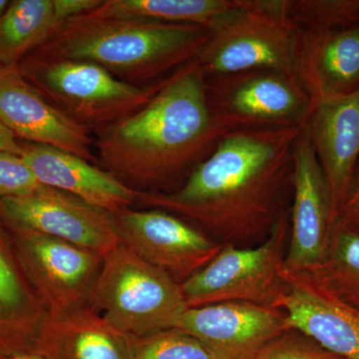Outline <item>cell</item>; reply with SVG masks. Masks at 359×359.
I'll use <instances>...</instances> for the list:
<instances>
[{
    "mask_svg": "<svg viewBox=\"0 0 359 359\" xmlns=\"http://www.w3.org/2000/svg\"><path fill=\"white\" fill-rule=\"evenodd\" d=\"M116 217L122 242L179 283L205 268L224 245L185 219L163 210L130 208Z\"/></svg>",
    "mask_w": 359,
    "mask_h": 359,
    "instance_id": "7c38bea8",
    "label": "cell"
},
{
    "mask_svg": "<svg viewBox=\"0 0 359 359\" xmlns=\"http://www.w3.org/2000/svg\"><path fill=\"white\" fill-rule=\"evenodd\" d=\"M0 122L18 139L96 162L91 134L49 102L18 66L0 69Z\"/></svg>",
    "mask_w": 359,
    "mask_h": 359,
    "instance_id": "2e32d148",
    "label": "cell"
},
{
    "mask_svg": "<svg viewBox=\"0 0 359 359\" xmlns=\"http://www.w3.org/2000/svg\"><path fill=\"white\" fill-rule=\"evenodd\" d=\"M8 359H41L39 358L37 354L35 353H29V354H23V355L15 356V358H11Z\"/></svg>",
    "mask_w": 359,
    "mask_h": 359,
    "instance_id": "f546056e",
    "label": "cell"
},
{
    "mask_svg": "<svg viewBox=\"0 0 359 359\" xmlns=\"http://www.w3.org/2000/svg\"><path fill=\"white\" fill-rule=\"evenodd\" d=\"M257 359H344L320 346L311 337L295 330H287L273 340Z\"/></svg>",
    "mask_w": 359,
    "mask_h": 359,
    "instance_id": "d4e9b609",
    "label": "cell"
},
{
    "mask_svg": "<svg viewBox=\"0 0 359 359\" xmlns=\"http://www.w3.org/2000/svg\"><path fill=\"white\" fill-rule=\"evenodd\" d=\"M290 0H236L195 59L205 79L252 69L294 77ZM297 79V78H295Z\"/></svg>",
    "mask_w": 359,
    "mask_h": 359,
    "instance_id": "8992f818",
    "label": "cell"
},
{
    "mask_svg": "<svg viewBox=\"0 0 359 359\" xmlns=\"http://www.w3.org/2000/svg\"><path fill=\"white\" fill-rule=\"evenodd\" d=\"M61 25L53 0H13L0 18V69L20 65Z\"/></svg>",
    "mask_w": 359,
    "mask_h": 359,
    "instance_id": "44dd1931",
    "label": "cell"
},
{
    "mask_svg": "<svg viewBox=\"0 0 359 359\" xmlns=\"http://www.w3.org/2000/svg\"><path fill=\"white\" fill-rule=\"evenodd\" d=\"M283 289L276 308L287 330L302 332L330 353L359 359V309L325 289L309 271L283 269Z\"/></svg>",
    "mask_w": 359,
    "mask_h": 359,
    "instance_id": "9a60e30c",
    "label": "cell"
},
{
    "mask_svg": "<svg viewBox=\"0 0 359 359\" xmlns=\"http://www.w3.org/2000/svg\"><path fill=\"white\" fill-rule=\"evenodd\" d=\"M134 359H216L192 335L177 328L138 339Z\"/></svg>",
    "mask_w": 359,
    "mask_h": 359,
    "instance_id": "cb8c5ba5",
    "label": "cell"
},
{
    "mask_svg": "<svg viewBox=\"0 0 359 359\" xmlns=\"http://www.w3.org/2000/svg\"><path fill=\"white\" fill-rule=\"evenodd\" d=\"M302 128L235 132L178 190L139 193L137 203L171 212L222 245L261 244L290 211L294 147Z\"/></svg>",
    "mask_w": 359,
    "mask_h": 359,
    "instance_id": "6da1fadb",
    "label": "cell"
},
{
    "mask_svg": "<svg viewBox=\"0 0 359 359\" xmlns=\"http://www.w3.org/2000/svg\"><path fill=\"white\" fill-rule=\"evenodd\" d=\"M309 273L341 301L359 309V236L334 223L325 261Z\"/></svg>",
    "mask_w": 359,
    "mask_h": 359,
    "instance_id": "603a6c76",
    "label": "cell"
},
{
    "mask_svg": "<svg viewBox=\"0 0 359 359\" xmlns=\"http://www.w3.org/2000/svg\"><path fill=\"white\" fill-rule=\"evenodd\" d=\"M176 328L202 342L216 359H257L287 330L282 309L241 302L187 309Z\"/></svg>",
    "mask_w": 359,
    "mask_h": 359,
    "instance_id": "5bb4252c",
    "label": "cell"
},
{
    "mask_svg": "<svg viewBox=\"0 0 359 359\" xmlns=\"http://www.w3.org/2000/svg\"><path fill=\"white\" fill-rule=\"evenodd\" d=\"M18 67L49 102L95 135L146 105L169 77L149 86H135L93 63L32 55Z\"/></svg>",
    "mask_w": 359,
    "mask_h": 359,
    "instance_id": "52a82bcc",
    "label": "cell"
},
{
    "mask_svg": "<svg viewBox=\"0 0 359 359\" xmlns=\"http://www.w3.org/2000/svg\"><path fill=\"white\" fill-rule=\"evenodd\" d=\"M11 1L9 0H0V18H1L2 14L6 13L7 7H8Z\"/></svg>",
    "mask_w": 359,
    "mask_h": 359,
    "instance_id": "4dcf8cb0",
    "label": "cell"
},
{
    "mask_svg": "<svg viewBox=\"0 0 359 359\" xmlns=\"http://www.w3.org/2000/svg\"><path fill=\"white\" fill-rule=\"evenodd\" d=\"M294 161L290 238L283 269L311 271L327 257L335 212L306 127L295 143Z\"/></svg>",
    "mask_w": 359,
    "mask_h": 359,
    "instance_id": "4fadbf2b",
    "label": "cell"
},
{
    "mask_svg": "<svg viewBox=\"0 0 359 359\" xmlns=\"http://www.w3.org/2000/svg\"><path fill=\"white\" fill-rule=\"evenodd\" d=\"M235 4L236 0H102L88 14L200 25L211 30Z\"/></svg>",
    "mask_w": 359,
    "mask_h": 359,
    "instance_id": "7402d4cb",
    "label": "cell"
},
{
    "mask_svg": "<svg viewBox=\"0 0 359 359\" xmlns=\"http://www.w3.org/2000/svg\"><path fill=\"white\" fill-rule=\"evenodd\" d=\"M0 359H8V358H4V356L0 355Z\"/></svg>",
    "mask_w": 359,
    "mask_h": 359,
    "instance_id": "1f68e13d",
    "label": "cell"
},
{
    "mask_svg": "<svg viewBox=\"0 0 359 359\" xmlns=\"http://www.w3.org/2000/svg\"><path fill=\"white\" fill-rule=\"evenodd\" d=\"M101 2L102 0H53L56 18L61 25L71 18L91 13Z\"/></svg>",
    "mask_w": 359,
    "mask_h": 359,
    "instance_id": "83f0119b",
    "label": "cell"
},
{
    "mask_svg": "<svg viewBox=\"0 0 359 359\" xmlns=\"http://www.w3.org/2000/svg\"><path fill=\"white\" fill-rule=\"evenodd\" d=\"M294 76L311 104L359 89V0H290Z\"/></svg>",
    "mask_w": 359,
    "mask_h": 359,
    "instance_id": "277c9868",
    "label": "cell"
},
{
    "mask_svg": "<svg viewBox=\"0 0 359 359\" xmlns=\"http://www.w3.org/2000/svg\"><path fill=\"white\" fill-rule=\"evenodd\" d=\"M88 306L136 339L176 328L188 309L181 283L123 242L104 255Z\"/></svg>",
    "mask_w": 359,
    "mask_h": 359,
    "instance_id": "5b68a950",
    "label": "cell"
},
{
    "mask_svg": "<svg viewBox=\"0 0 359 359\" xmlns=\"http://www.w3.org/2000/svg\"><path fill=\"white\" fill-rule=\"evenodd\" d=\"M137 341L86 306L48 318L34 353L41 359H134Z\"/></svg>",
    "mask_w": 359,
    "mask_h": 359,
    "instance_id": "ffe728a7",
    "label": "cell"
},
{
    "mask_svg": "<svg viewBox=\"0 0 359 359\" xmlns=\"http://www.w3.org/2000/svg\"><path fill=\"white\" fill-rule=\"evenodd\" d=\"M226 134L215 121L195 60L168 77L133 114L93 138L98 167L139 193L178 190Z\"/></svg>",
    "mask_w": 359,
    "mask_h": 359,
    "instance_id": "7a4b0ae2",
    "label": "cell"
},
{
    "mask_svg": "<svg viewBox=\"0 0 359 359\" xmlns=\"http://www.w3.org/2000/svg\"><path fill=\"white\" fill-rule=\"evenodd\" d=\"M290 228L287 211L257 247L224 245L205 268L181 283L188 309L231 302L276 308L283 289Z\"/></svg>",
    "mask_w": 359,
    "mask_h": 359,
    "instance_id": "ba28073f",
    "label": "cell"
},
{
    "mask_svg": "<svg viewBox=\"0 0 359 359\" xmlns=\"http://www.w3.org/2000/svg\"><path fill=\"white\" fill-rule=\"evenodd\" d=\"M0 152L22 156V143L0 122Z\"/></svg>",
    "mask_w": 359,
    "mask_h": 359,
    "instance_id": "f1b7e54d",
    "label": "cell"
},
{
    "mask_svg": "<svg viewBox=\"0 0 359 359\" xmlns=\"http://www.w3.org/2000/svg\"><path fill=\"white\" fill-rule=\"evenodd\" d=\"M48 314L28 280L11 231L0 219V355L34 353Z\"/></svg>",
    "mask_w": 359,
    "mask_h": 359,
    "instance_id": "d6986e66",
    "label": "cell"
},
{
    "mask_svg": "<svg viewBox=\"0 0 359 359\" xmlns=\"http://www.w3.org/2000/svg\"><path fill=\"white\" fill-rule=\"evenodd\" d=\"M304 127L325 175L337 217L359 160V89L314 103Z\"/></svg>",
    "mask_w": 359,
    "mask_h": 359,
    "instance_id": "e0dca14e",
    "label": "cell"
},
{
    "mask_svg": "<svg viewBox=\"0 0 359 359\" xmlns=\"http://www.w3.org/2000/svg\"><path fill=\"white\" fill-rule=\"evenodd\" d=\"M18 259L49 318L88 306L103 255L30 231H11Z\"/></svg>",
    "mask_w": 359,
    "mask_h": 359,
    "instance_id": "8fae6325",
    "label": "cell"
},
{
    "mask_svg": "<svg viewBox=\"0 0 359 359\" xmlns=\"http://www.w3.org/2000/svg\"><path fill=\"white\" fill-rule=\"evenodd\" d=\"M39 185L21 156L0 152V199L32 192Z\"/></svg>",
    "mask_w": 359,
    "mask_h": 359,
    "instance_id": "484cf974",
    "label": "cell"
},
{
    "mask_svg": "<svg viewBox=\"0 0 359 359\" xmlns=\"http://www.w3.org/2000/svg\"><path fill=\"white\" fill-rule=\"evenodd\" d=\"M205 81L210 111L226 134L304 128L313 107L302 84L280 71L247 70Z\"/></svg>",
    "mask_w": 359,
    "mask_h": 359,
    "instance_id": "9c48e42d",
    "label": "cell"
},
{
    "mask_svg": "<svg viewBox=\"0 0 359 359\" xmlns=\"http://www.w3.org/2000/svg\"><path fill=\"white\" fill-rule=\"evenodd\" d=\"M335 223L359 236V160L346 200L337 212Z\"/></svg>",
    "mask_w": 359,
    "mask_h": 359,
    "instance_id": "4316f807",
    "label": "cell"
},
{
    "mask_svg": "<svg viewBox=\"0 0 359 359\" xmlns=\"http://www.w3.org/2000/svg\"><path fill=\"white\" fill-rule=\"evenodd\" d=\"M21 157L40 185L58 189L117 215L137 203L139 192L88 161L60 149L22 143Z\"/></svg>",
    "mask_w": 359,
    "mask_h": 359,
    "instance_id": "ac0fdd59",
    "label": "cell"
},
{
    "mask_svg": "<svg viewBox=\"0 0 359 359\" xmlns=\"http://www.w3.org/2000/svg\"><path fill=\"white\" fill-rule=\"evenodd\" d=\"M0 219L9 231H34L103 256L122 243L116 215L51 187L0 199Z\"/></svg>",
    "mask_w": 359,
    "mask_h": 359,
    "instance_id": "30bf717a",
    "label": "cell"
},
{
    "mask_svg": "<svg viewBox=\"0 0 359 359\" xmlns=\"http://www.w3.org/2000/svg\"><path fill=\"white\" fill-rule=\"evenodd\" d=\"M210 37L200 25L137 18L77 16L28 55L93 63L125 83L149 86L199 55Z\"/></svg>",
    "mask_w": 359,
    "mask_h": 359,
    "instance_id": "3957f363",
    "label": "cell"
}]
</instances>
